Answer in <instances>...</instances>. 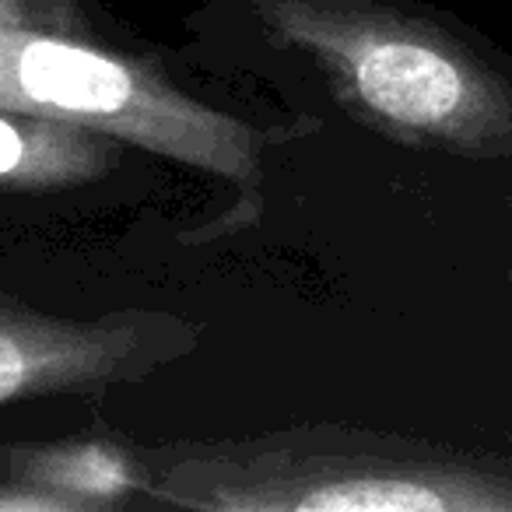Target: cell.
<instances>
[{
    "mask_svg": "<svg viewBox=\"0 0 512 512\" xmlns=\"http://www.w3.org/2000/svg\"><path fill=\"white\" fill-rule=\"evenodd\" d=\"M355 85L379 116L411 127H446L463 116L470 85L460 67L411 39L365 43L351 57Z\"/></svg>",
    "mask_w": 512,
    "mask_h": 512,
    "instance_id": "obj_1",
    "label": "cell"
},
{
    "mask_svg": "<svg viewBox=\"0 0 512 512\" xmlns=\"http://www.w3.org/2000/svg\"><path fill=\"white\" fill-rule=\"evenodd\" d=\"M11 88L39 106L88 116H120L144 106L141 81L123 64L64 43H25L11 57Z\"/></svg>",
    "mask_w": 512,
    "mask_h": 512,
    "instance_id": "obj_2",
    "label": "cell"
},
{
    "mask_svg": "<svg viewBox=\"0 0 512 512\" xmlns=\"http://www.w3.org/2000/svg\"><path fill=\"white\" fill-rule=\"evenodd\" d=\"M453 498L435 495L411 481H351L344 488H327L302 498L313 509H446Z\"/></svg>",
    "mask_w": 512,
    "mask_h": 512,
    "instance_id": "obj_3",
    "label": "cell"
},
{
    "mask_svg": "<svg viewBox=\"0 0 512 512\" xmlns=\"http://www.w3.org/2000/svg\"><path fill=\"white\" fill-rule=\"evenodd\" d=\"M43 477L60 488L88 491V495H116L127 488V470H123L120 456L102 453V449L50 456L43 463Z\"/></svg>",
    "mask_w": 512,
    "mask_h": 512,
    "instance_id": "obj_4",
    "label": "cell"
},
{
    "mask_svg": "<svg viewBox=\"0 0 512 512\" xmlns=\"http://www.w3.org/2000/svg\"><path fill=\"white\" fill-rule=\"evenodd\" d=\"M50 365V355H39L36 348L0 330V400L15 397L18 390H25L36 379L39 369H50Z\"/></svg>",
    "mask_w": 512,
    "mask_h": 512,
    "instance_id": "obj_5",
    "label": "cell"
},
{
    "mask_svg": "<svg viewBox=\"0 0 512 512\" xmlns=\"http://www.w3.org/2000/svg\"><path fill=\"white\" fill-rule=\"evenodd\" d=\"M25 155V144L18 137V130L11 123L0 120V172H11Z\"/></svg>",
    "mask_w": 512,
    "mask_h": 512,
    "instance_id": "obj_6",
    "label": "cell"
}]
</instances>
